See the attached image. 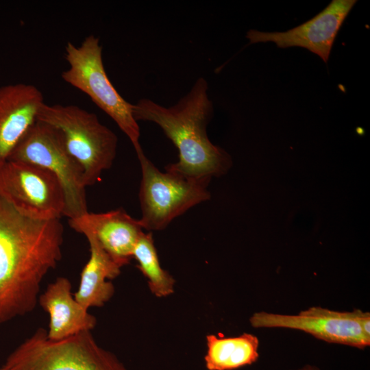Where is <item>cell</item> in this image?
<instances>
[{
  "mask_svg": "<svg viewBox=\"0 0 370 370\" xmlns=\"http://www.w3.org/2000/svg\"><path fill=\"white\" fill-rule=\"evenodd\" d=\"M141 168L139 202L142 227L148 231L165 229L177 217L210 199V181L160 171L145 155L136 152Z\"/></svg>",
  "mask_w": 370,
  "mask_h": 370,
  "instance_id": "8992f818",
  "label": "cell"
},
{
  "mask_svg": "<svg viewBox=\"0 0 370 370\" xmlns=\"http://www.w3.org/2000/svg\"><path fill=\"white\" fill-rule=\"evenodd\" d=\"M43 95L35 86L26 84L0 87V166L37 121L44 104Z\"/></svg>",
  "mask_w": 370,
  "mask_h": 370,
  "instance_id": "7c38bea8",
  "label": "cell"
},
{
  "mask_svg": "<svg viewBox=\"0 0 370 370\" xmlns=\"http://www.w3.org/2000/svg\"><path fill=\"white\" fill-rule=\"evenodd\" d=\"M69 223L78 233L92 234L120 267L130 262L134 249L144 232L139 220L121 208L101 213L88 212L69 219Z\"/></svg>",
  "mask_w": 370,
  "mask_h": 370,
  "instance_id": "8fae6325",
  "label": "cell"
},
{
  "mask_svg": "<svg viewBox=\"0 0 370 370\" xmlns=\"http://www.w3.org/2000/svg\"><path fill=\"white\" fill-rule=\"evenodd\" d=\"M138 268L147 279L151 291L158 297H166L174 291L175 280L160 265L151 232H143L132 254Z\"/></svg>",
  "mask_w": 370,
  "mask_h": 370,
  "instance_id": "2e32d148",
  "label": "cell"
},
{
  "mask_svg": "<svg viewBox=\"0 0 370 370\" xmlns=\"http://www.w3.org/2000/svg\"><path fill=\"white\" fill-rule=\"evenodd\" d=\"M356 0H333L324 10L308 21L285 32H266L250 29L249 43H275L280 48H305L328 62L332 47L345 19Z\"/></svg>",
  "mask_w": 370,
  "mask_h": 370,
  "instance_id": "30bf717a",
  "label": "cell"
},
{
  "mask_svg": "<svg viewBox=\"0 0 370 370\" xmlns=\"http://www.w3.org/2000/svg\"><path fill=\"white\" fill-rule=\"evenodd\" d=\"M260 328H284L304 331L328 343L363 349L370 345V313L355 310L338 312L312 307L296 315L259 312L250 318Z\"/></svg>",
  "mask_w": 370,
  "mask_h": 370,
  "instance_id": "ba28073f",
  "label": "cell"
},
{
  "mask_svg": "<svg viewBox=\"0 0 370 370\" xmlns=\"http://www.w3.org/2000/svg\"><path fill=\"white\" fill-rule=\"evenodd\" d=\"M65 58L69 68L62 73L63 80L86 94L114 121L129 138L136 152L141 150L140 127L132 114V103L125 100L110 82L103 66L99 38L89 35L79 46L68 42Z\"/></svg>",
  "mask_w": 370,
  "mask_h": 370,
  "instance_id": "5b68a950",
  "label": "cell"
},
{
  "mask_svg": "<svg viewBox=\"0 0 370 370\" xmlns=\"http://www.w3.org/2000/svg\"><path fill=\"white\" fill-rule=\"evenodd\" d=\"M299 370H319V369H317V367L308 365Z\"/></svg>",
  "mask_w": 370,
  "mask_h": 370,
  "instance_id": "e0dca14e",
  "label": "cell"
},
{
  "mask_svg": "<svg viewBox=\"0 0 370 370\" xmlns=\"http://www.w3.org/2000/svg\"><path fill=\"white\" fill-rule=\"evenodd\" d=\"M8 160L35 164L53 173L63 188L64 216L69 219L88 212L83 170L49 125L37 120L14 147Z\"/></svg>",
  "mask_w": 370,
  "mask_h": 370,
  "instance_id": "52a82bcc",
  "label": "cell"
},
{
  "mask_svg": "<svg viewBox=\"0 0 370 370\" xmlns=\"http://www.w3.org/2000/svg\"><path fill=\"white\" fill-rule=\"evenodd\" d=\"M38 303L49 317L47 337L64 339L84 331H92L97 319L83 307L71 292V283L64 277L58 278L39 295Z\"/></svg>",
  "mask_w": 370,
  "mask_h": 370,
  "instance_id": "4fadbf2b",
  "label": "cell"
},
{
  "mask_svg": "<svg viewBox=\"0 0 370 370\" xmlns=\"http://www.w3.org/2000/svg\"><path fill=\"white\" fill-rule=\"evenodd\" d=\"M60 219L30 216L0 195V324L31 312L62 258Z\"/></svg>",
  "mask_w": 370,
  "mask_h": 370,
  "instance_id": "6da1fadb",
  "label": "cell"
},
{
  "mask_svg": "<svg viewBox=\"0 0 370 370\" xmlns=\"http://www.w3.org/2000/svg\"><path fill=\"white\" fill-rule=\"evenodd\" d=\"M0 195L32 217L50 219L64 216L65 195L60 181L35 164L7 160L0 166Z\"/></svg>",
  "mask_w": 370,
  "mask_h": 370,
  "instance_id": "9c48e42d",
  "label": "cell"
},
{
  "mask_svg": "<svg viewBox=\"0 0 370 370\" xmlns=\"http://www.w3.org/2000/svg\"><path fill=\"white\" fill-rule=\"evenodd\" d=\"M0 370H5V369H4L3 368V367L1 366V367H0Z\"/></svg>",
  "mask_w": 370,
  "mask_h": 370,
  "instance_id": "ac0fdd59",
  "label": "cell"
},
{
  "mask_svg": "<svg viewBox=\"0 0 370 370\" xmlns=\"http://www.w3.org/2000/svg\"><path fill=\"white\" fill-rule=\"evenodd\" d=\"M204 357L208 370H234L255 362L258 357L259 341L251 334L234 337L206 336Z\"/></svg>",
  "mask_w": 370,
  "mask_h": 370,
  "instance_id": "9a60e30c",
  "label": "cell"
},
{
  "mask_svg": "<svg viewBox=\"0 0 370 370\" xmlns=\"http://www.w3.org/2000/svg\"><path fill=\"white\" fill-rule=\"evenodd\" d=\"M89 243L90 258L84 267L75 299L85 308L101 307L114 295V287L108 280L116 278L120 267L101 247L95 237L89 232L82 233Z\"/></svg>",
  "mask_w": 370,
  "mask_h": 370,
  "instance_id": "5bb4252c",
  "label": "cell"
},
{
  "mask_svg": "<svg viewBox=\"0 0 370 370\" xmlns=\"http://www.w3.org/2000/svg\"><path fill=\"white\" fill-rule=\"evenodd\" d=\"M208 84L198 78L188 92L175 105L165 107L144 98L132 104L135 120L157 124L179 152V160L166 170L184 177L210 181L230 169V156L208 138L207 126L214 107L208 97Z\"/></svg>",
  "mask_w": 370,
  "mask_h": 370,
  "instance_id": "7a4b0ae2",
  "label": "cell"
},
{
  "mask_svg": "<svg viewBox=\"0 0 370 370\" xmlns=\"http://www.w3.org/2000/svg\"><path fill=\"white\" fill-rule=\"evenodd\" d=\"M37 120L51 126L80 165L87 186L97 183L115 159L118 138L97 116L75 105L44 103Z\"/></svg>",
  "mask_w": 370,
  "mask_h": 370,
  "instance_id": "3957f363",
  "label": "cell"
},
{
  "mask_svg": "<svg viewBox=\"0 0 370 370\" xmlns=\"http://www.w3.org/2000/svg\"><path fill=\"white\" fill-rule=\"evenodd\" d=\"M5 370H126L112 352L101 347L91 331L53 341L38 328L8 356Z\"/></svg>",
  "mask_w": 370,
  "mask_h": 370,
  "instance_id": "277c9868",
  "label": "cell"
}]
</instances>
